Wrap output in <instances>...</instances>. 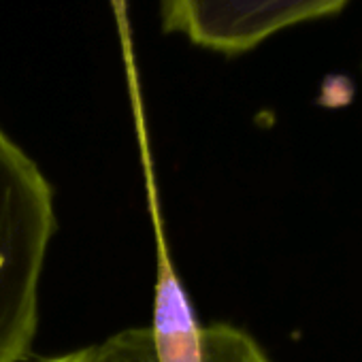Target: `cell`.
I'll use <instances>...</instances> for the list:
<instances>
[{"label": "cell", "instance_id": "cell-4", "mask_svg": "<svg viewBox=\"0 0 362 362\" xmlns=\"http://www.w3.org/2000/svg\"><path fill=\"white\" fill-rule=\"evenodd\" d=\"M96 362H158L149 328H126L94 345ZM201 362H271L262 347L230 324L201 326Z\"/></svg>", "mask_w": 362, "mask_h": 362}, {"label": "cell", "instance_id": "cell-5", "mask_svg": "<svg viewBox=\"0 0 362 362\" xmlns=\"http://www.w3.org/2000/svg\"><path fill=\"white\" fill-rule=\"evenodd\" d=\"M41 362H96L94 360V345L92 347H81L69 354H60V356H52V358H43Z\"/></svg>", "mask_w": 362, "mask_h": 362}, {"label": "cell", "instance_id": "cell-2", "mask_svg": "<svg viewBox=\"0 0 362 362\" xmlns=\"http://www.w3.org/2000/svg\"><path fill=\"white\" fill-rule=\"evenodd\" d=\"M349 0H160L166 33L186 35L194 45L237 56L269 37L322 18Z\"/></svg>", "mask_w": 362, "mask_h": 362}, {"label": "cell", "instance_id": "cell-3", "mask_svg": "<svg viewBox=\"0 0 362 362\" xmlns=\"http://www.w3.org/2000/svg\"><path fill=\"white\" fill-rule=\"evenodd\" d=\"M141 162L145 177L147 211L156 239V284L149 326L153 351L158 362H201V324L197 322L192 303L177 275L170 250L166 245L156 173L149 158V149L145 145V134H141Z\"/></svg>", "mask_w": 362, "mask_h": 362}, {"label": "cell", "instance_id": "cell-1", "mask_svg": "<svg viewBox=\"0 0 362 362\" xmlns=\"http://www.w3.org/2000/svg\"><path fill=\"white\" fill-rule=\"evenodd\" d=\"M54 233L49 181L0 128V362H24L30 354Z\"/></svg>", "mask_w": 362, "mask_h": 362}]
</instances>
